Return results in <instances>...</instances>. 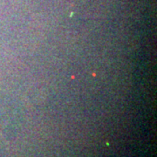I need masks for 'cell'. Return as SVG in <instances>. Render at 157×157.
I'll return each mask as SVG.
<instances>
[]
</instances>
